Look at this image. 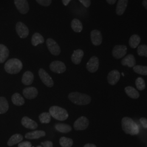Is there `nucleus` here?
I'll return each mask as SVG.
<instances>
[{
  "label": "nucleus",
  "instance_id": "8",
  "mask_svg": "<svg viewBox=\"0 0 147 147\" xmlns=\"http://www.w3.org/2000/svg\"><path fill=\"white\" fill-rule=\"evenodd\" d=\"M50 68L51 70L56 73H63L66 70V66L61 61H55L51 62L50 65Z\"/></svg>",
  "mask_w": 147,
  "mask_h": 147
},
{
  "label": "nucleus",
  "instance_id": "37",
  "mask_svg": "<svg viewBox=\"0 0 147 147\" xmlns=\"http://www.w3.org/2000/svg\"><path fill=\"white\" fill-rule=\"evenodd\" d=\"M31 143L28 141H25V142L19 143L18 144V147H31Z\"/></svg>",
  "mask_w": 147,
  "mask_h": 147
},
{
  "label": "nucleus",
  "instance_id": "30",
  "mask_svg": "<svg viewBox=\"0 0 147 147\" xmlns=\"http://www.w3.org/2000/svg\"><path fill=\"white\" fill-rule=\"evenodd\" d=\"M9 109V105L8 101L5 97H0V114L5 113Z\"/></svg>",
  "mask_w": 147,
  "mask_h": 147
},
{
  "label": "nucleus",
  "instance_id": "33",
  "mask_svg": "<svg viewBox=\"0 0 147 147\" xmlns=\"http://www.w3.org/2000/svg\"><path fill=\"white\" fill-rule=\"evenodd\" d=\"M51 116L49 113L43 112L39 115V118L40 123H42V124H47L50 122L51 119Z\"/></svg>",
  "mask_w": 147,
  "mask_h": 147
},
{
  "label": "nucleus",
  "instance_id": "25",
  "mask_svg": "<svg viewBox=\"0 0 147 147\" xmlns=\"http://www.w3.org/2000/svg\"><path fill=\"white\" fill-rule=\"evenodd\" d=\"M126 94L132 99H137L140 96V94L136 89L131 86H127L125 88Z\"/></svg>",
  "mask_w": 147,
  "mask_h": 147
},
{
  "label": "nucleus",
  "instance_id": "21",
  "mask_svg": "<svg viewBox=\"0 0 147 147\" xmlns=\"http://www.w3.org/2000/svg\"><path fill=\"white\" fill-rule=\"evenodd\" d=\"M34 80V75L31 71H27L24 74L22 78V84L26 86L31 84Z\"/></svg>",
  "mask_w": 147,
  "mask_h": 147
},
{
  "label": "nucleus",
  "instance_id": "35",
  "mask_svg": "<svg viewBox=\"0 0 147 147\" xmlns=\"http://www.w3.org/2000/svg\"><path fill=\"white\" fill-rule=\"evenodd\" d=\"M135 84L137 88L139 90H143L146 88L145 81L142 78H138L136 80Z\"/></svg>",
  "mask_w": 147,
  "mask_h": 147
},
{
  "label": "nucleus",
  "instance_id": "31",
  "mask_svg": "<svg viewBox=\"0 0 147 147\" xmlns=\"http://www.w3.org/2000/svg\"><path fill=\"white\" fill-rule=\"evenodd\" d=\"M59 144L62 147H71L73 144L72 139L65 137H62L59 139Z\"/></svg>",
  "mask_w": 147,
  "mask_h": 147
},
{
  "label": "nucleus",
  "instance_id": "14",
  "mask_svg": "<svg viewBox=\"0 0 147 147\" xmlns=\"http://www.w3.org/2000/svg\"><path fill=\"white\" fill-rule=\"evenodd\" d=\"M121 78V74L117 70H113L111 71L107 76V81L111 85H115L119 81Z\"/></svg>",
  "mask_w": 147,
  "mask_h": 147
},
{
  "label": "nucleus",
  "instance_id": "5",
  "mask_svg": "<svg viewBox=\"0 0 147 147\" xmlns=\"http://www.w3.org/2000/svg\"><path fill=\"white\" fill-rule=\"evenodd\" d=\"M88 119L84 116H82L75 121L74 128L75 130L80 131L86 129L89 125Z\"/></svg>",
  "mask_w": 147,
  "mask_h": 147
},
{
  "label": "nucleus",
  "instance_id": "43",
  "mask_svg": "<svg viewBox=\"0 0 147 147\" xmlns=\"http://www.w3.org/2000/svg\"><path fill=\"white\" fill-rule=\"evenodd\" d=\"M84 147H96V146L95 144H93L88 143V144H85Z\"/></svg>",
  "mask_w": 147,
  "mask_h": 147
},
{
  "label": "nucleus",
  "instance_id": "6",
  "mask_svg": "<svg viewBox=\"0 0 147 147\" xmlns=\"http://www.w3.org/2000/svg\"><path fill=\"white\" fill-rule=\"evenodd\" d=\"M47 44L49 51L53 55L57 56L61 53V49L58 44L51 38H49L47 40Z\"/></svg>",
  "mask_w": 147,
  "mask_h": 147
},
{
  "label": "nucleus",
  "instance_id": "41",
  "mask_svg": "<svg viewBox=\"0 0 147 147\" xmlns=\"http://www.w3.org/2000/svg\"><path fill=\"white\" fill-rule=\"evenodd\" d=\"M117 0H106L107 2L110 5H114L116 3Z\"/></svg>",
  "mask_w": 147,
  "mask_h": 147
},
{
  "label": "nucleus",
  "instance_id": "45",
  "mask_svg": "<svg viewBox=\"0 0 147 147\" xmlns=\"http://www.w3.org/2000/svg\"><path fill=\"white\" fill-rule=\"evenodd\" d=\"M37 147H42V146H37Z\"/></svg>",
  "mask_w": 147,
  "mask_h": 147
},
{
  "label": "nucleus",
  "instance_id": "17",
  "mask_svg": "<svg viewBox=\"0 0 147 147\" xmlns=\"http://www.w3.org/2000/svg\"><path fill=\"white\" fill-rule=\"evenodd\" d=\"M136 59L134 56L132 54L127 55L125 57L123 58L121 61V64L123 66H127L129 68H133L136 65Z\"/></svg>",
  "mask_w": 147,
  "mask_h": 147
},
{
  "label": "nucleus",
  "instance_id": "7",
  "mask_svg": "<svg viewBox=\"0 0 147 147\" xmlns=\"http://www.w3.org/2000/svg\"><path fill=\"white\" fill-rule=\"evenodd\" d=\"M39 75L43 84H45L48 87H53V79L44 69L42 68L39 69Z\"/></svg>",
  "mask_w": 147,
  "mask_h": 147
},
{
  "label": "nucleus",
  "instance_id": "38",
  "mask_svg": "<svg viewBox=\"0 0 147 147\" xmlns=\"http://www.w3.org/2000/svg\"><path fill=\"white\" fill-rule=\"evenodd\" d=\"M79 1L86 8H88L91 4L90 0H79Z\"/></svg>",
  "mask_w": 147,
  "mask_h": 147
},
{
  "label": "nucleus",
  "instance_id": "27",
  "mask_svg": "<svg viewBox=\"0 0 147 147\" xmlns=\"http://www.w3.org/2000/svg\"><path fill=\"white\" fill-rule=\"evenodd\" d=\"M71 26L73 31L76 33H79L82 31L83 26L81 21L78 19H74L71 23Z\"/></svg>",
  "mask_w": 147,
  "mask_h": 147
},
{
  "label": "nucleus",
  "instance_id": "29",
  "mask_svg": "<svg viewBox=\"0 0 147 147\" xmlns=\"http://www.w3.org/2000/svg\"><path fill=\"white\" fill-rule=\"evenodd\" d=\"M141 42V38L137 34H133L129 39V45L132 49H135L138 47Z\"/></svg>",
  "mask_w": 147,
  "mask_h": 147
},
{
  "label": "nucleus",
  "instance_id": "24",
  "mask_svg": "<svg viewBox=\"0 0 147 147\" xmlns=\"http://www.w3.org/2000/svg\"><path fill=\"white\" fill-rule=\"evenodd\" d=\"M55 128L58 131L62 133H68L71 131L72 129L71 127L68 124L64 123H57L55 125Z\"/></svg>",
  "mask_w": 147,
  "mask_h": 147
},
{
  "label": "nucleus",
  "instance_id": "2",
  "mask_svg": "<svg viewBox=\"0 0 147 147\" xmlns=\"http://www.w3.org/2000/svg\"><path fill=\"white\" fill-rule=\"evenodd\" d=\"M69 99L74 104L78 105H86L91 101V98L88 95L79 92H72L69 94Z\"/></svg>",
  "mask_w": 147,
  "mask_h": 147
},
{
  "label": "nucleus",
  "instance_id": "16",
  "mask_svg": "<svg viewBox=\"0 0 147 147\" xmlns=\"http://www.w3.org/2000/svg\"><path fill=\"white\" fill-rule=\"evenodd\" d=\"M21 124L26 128L34 130L38 127V124L37 123L28 117H24L22 118L21 120Z\"/></svg>",
  "mask_w": 147,
  "mask_h": 147
},
{
  "label": "nucleus",
  "instance_id": "18",
  "mask_svg": "<svg viewBox=\"0 0 147 147\" xmlns=\"http://www.w3.org/2000/svg\"><path fill=\"white\" fill-rule=\"evenodd\" d=\"M128 0H118L116 7V13L118 16L123 15L126 10Z\"/></svg>",
  "mask_w": 147,
  "mask_h": 147
},
{
  "label": "nucleus",
  "instance_id": "20",
  "mask_svg": "<svg viewBox=\"0 0 147 147\" xmlns=\"http://www.w3.org/2000/svg\"><path fill=\"white\" fill-rule=\"evenodd\" d=\"M84 53L82 50H75L71 56V61L75 64H79L84 57Z\"/></svg>",
  "mask_w": 147,
  "mask_h": 147
},
{
  "label": "nucleus",
  "instance_id": "36",
  "mask_svg": "<svg viewBox=\"0 0 147 147\" xmlns=\"http://www.w3.org/2000/svg\"><path fill=\"white\" fill-rule=\"evenodd\" d=\"M36 1L39 5L45 7L50 5L52 2V0H36Z\"/></svg>",
  "mask_w": 147,
  "mask_h": 147
},
{
  "label": "nucleus",
  "instance_id": "39",
  "mask_svg": "<svg viewBox=\"0 0 147 147\" xmlns=\"http://www.w3.org/2000/svg\"><path fill=\"white\" fill-rule=\"evenodd\" d=\"M41 144L43 147H53V142L50 141H47L45 142H42Z\"/></svg>",
  "mask_w": 147,
  "mask_h": 147
},
{
  "label": "nucleus",
  "instance_id": "1",
  "mask_svg": "<svg viewBox=\"0 0 147 147\" xmlns=\"http://www.w3.org/2000/svg\"><path fill=\"white\" fill-rule=\"evenodd\" d=\"M121 127L123 130L126 134L136 135L140 132L139 127L131 118L125 117L121 120Z\"/></svg>",
  "mask_w": 147,
  "mask_h": 147
},
{
  "label": "nucleus",
  "instance_id": "4",
  "mask_svg": "<svg viewBox=\"0 0 147 147\" xmlns=\"http://www.w3.org/2000/svg\"><path fill=\"white\" fill-rule=\"evenodd\" d=\"M49 113L53 118L58 121H65L68 118L69 115L67 110L57 106L51 107L49 109Z\"/></svg>",
  "mask_w": 147,
  "mask_h": 147
},
{
  "label": "nucleus",
  "instance_id": "15",
  "mask_svg": "<svg viewBox=\"0 0 147 147\" xmlns=\"http://www.w3.org/2000/svg\"><path fill=\"white\" fill-rule=\"evenodd\" d=\"M38 90L33 87H27L23 90V95L28 99H33L38 95Z\"/></svg>",
  "mask_w": 147,
  "mask_h": 147
},
{
  "label": "nucleus",
  "instance_id": "10",
  "mask_svg": "<svg viewBox=\"0 0 147 147\" xmlns=\"http://www.w3.org/2000/svg\"><path fill=\"white\" fill-rule=\"evenodd\" d=\"M16 31L20 38L24 39L28 36V34H29L28 28L22 22L19 21L16 23Z\"/></svg>",
  "mask_w": 147,
  "mask_h": 147
},
{
  "label": "nucleus",
  "instance_id": "28",
  "mask_svg": "<svg viewBox=\"0 0 147 147\" xmlns=\"http://www.w3.org/2000/svg\"><path fill=\"white\" fill-rule=\"evenodd\" d=\"M44 42V38L39 33H35L32 38V44L33 46L36 47L40 44Z\"/></svg>",
  "mask_w": 147,
  "mask_h": 147
},
{
  "label": "nucleus",
  "instance_id": "12",
  "mask_svg": "<svg viewBox=\"0 0 147 147\" xmlns=\"http://www.w3.org/2000/svg\"><path fill=\"white\" fill-rule=\"evenodd\" d=\"M99 59L96 56H93L90 58L89 61L87 63L86 68L88 71L90 73L96 72L99 68Z\"/></svg>",
  "mask_w": 147,
  "mask_h": 147
},
{
  "label": "nucleus",
  "instance_id": "3",
  "mask_svg": "<svg viewBox=\"0 0 147 147\" xmlns=\"http://www.w3.org/2000/svg\"><path fill=\"white\" fill-rule=\"evenodd\" d=\"M22 67V63L21 61L17 58H12L8 60L5 65V71L10 74H16L19 73Z\"/></svg>",
  "mask_w": 147,
  "mask_h": 147
},
{
  "label": "nucleus",
  "instance_id": "9",
  "mask_svg": "<svg viewBox=\"0 0 147 147\" xmlns=\"http://www.w3.org/2000/svg\"><path fill=\"white\" fill-rule=\"evenodd\" d=\"M127 52V47L125 45H118L113 47L112 55L116 59H120L123 57Z\"/></svg>",
  "mask_w": 147,
  "mask_h": 147
},
{
  "label": "nucleus",
  "instance_id": "42",
  "mask_svg": "<svg viewBox=\"0 0 147 147\" xmlns=\"http://www.w3.org/2000/svg\"><path fill=\"white\" fill-rule=\"evenodd\" d=\"M71 0H62L63 5L65 6L68 5L69 3L70 2V1Z\"/></svg>",
  "mask_w": 147,
  "mask_h": 147
},
{
  "label": "nucleus",
  "instance_id": "19",
  "mask_svg": "<svg viewBox=\"0 0 147 147\" xmlns=\"http://www.w3.org/2000/svg\"><path fill=\"white\" fill-rule=\"evenodd\" d=\"M46 135V133L42 130H36L34 131L28 132L25 135V138L29 140L38 139L40 137H44Z\"/></svg>",
  "mask_w": 147,
  "mask_h": 147
},
{
  "label": "nucleus",
  "instance_id": "22",
  "mask_svg": "<svg viewBox=\"0 0 147 147\" xmlns=\"http://www.w3.org/2000/svg\"><path fill=\"white\" fill-rule=\"evenodd\" d=\"M8 49L3 44H0V63H3L9 56Z\"/></svg>",
  "mask_w": 147,
  "mask_h": 147
},
{
  "label": "nucleus",
  "instance_id": "13",
  "mask_svg": "<svg viewBox=\"0 0 147 147\" xmlns=\"http://www.w3.org/2000/svg\"><path fill=\"white\" fill-rule=\"evenodd\" d=\"M90 38L93 44L95 46H99L102 43V37L100 31L97 30H93L90 32Z\"/></svg>",
  "mask_w": 147,
  "mask_h": 147
},
{
  "label": "nucleus",
  "instance_id": "44",
  "mask_svg": "<svg viewBox=\"0 0 147 147\" xmlns=\"http://www.w3.org/2000/svg\"><path fill=\"white\" fill-rule=\"evenodd\" d=\"M142 5L147 10V0H143L142 2Z\"/></svg>",
  "mask_w": 147,
  "mask_h": 147
},
{
  "label": "nucleus",
  "instance_id": "11",
  "mask_svg": "<svg viewBox=\"0 0 147 147\" xmlns=\"http://www.w3.org/2000/svg\"><path fill=\"white\" fill-rule=\"evenodd\" d=\"M14 3L21 14H25L28 12L30 7L27 0H14Z\"/></svg>",
  "mask_w": 147,
  "mask_h": 147
},
{
  "label": "nucleus",
  "instance_id": "23",
  "mask_svg": "<svg viewBox=\"0 0 147 147\" xmlns=\"http://www.w3.org/2000/svg\"><path fill=\"white\" fill-rule=\"evenodd\" d=\"M23 140V136L20 134H15L11 136L8 140L7 144L8 146L11 147L18 143H19Z\"/></svg>",
  "mask_w": 147,
  "mask_h": 147
},
{
  "label": "nucleus",
  "instance_id": "34",
  "mask_svg": "<svg viewBox=\"0 0 147 147\" xmlns=\"http://www.w3.org/2000/svg\"><path fill=\"white\" fill-rule=\"evenodd\" d=\"M137 53L140 56L147 57V45H139L137 48Z\"/></svg>",
  "mask_w": 147,
  "mask_h": 147
},
{
  "label": "nucleus",
  "instance_id": "32",
  "mask_svg": "<svg viewBox=\"0 0 147 147\" xmlns=\"http://www.w3.org/2000/svg\"><path fill=\"white\" fill-rule=\"evenodd\" d=\"M133 70L136 73L142 75H147V66H142L137 65L133 67Z\"/></svg>",
  "mask_w": 147,
  "mask_h": 147
},
{
  "label": "nucleus",
  "instance_id": "40",
  "mask_svg": "<svg viewBox=\"0 0 147 147\" xmlns=\"http://www.w3.org/2000/svg\"><path fill=\"white\" fill-rule=\"evenodd\" d=\"M140 122L141 123L142 125L144 128L147 129V119L146 118H141L140 119Z\"/></svg>",
  "mask_w": 147,
  "mask_h": 147
},
{
  "label": "nucleus",
  "instance_id": "26",
  "mask_svg": "<svg viewBox=\"0 0 147 147\" xmlns=\"http://www.w3.org/2000/svg\"><path fill=\"white\" fill-rule=\"evenodd\" d=\"M13 103L16 106H22L25 104V100L19 93H16L11 96Z\"/></svg>",
  "mask_w": 147,
  "mask_h": 147
}]
</instances>
